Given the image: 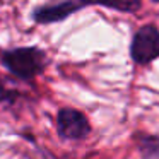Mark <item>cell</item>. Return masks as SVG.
<instances>
[{
	"label": "cell",
	"instance_id": "obj_1",
	"mask_svg": "<svg viewBox=\"0 0 159 159\" xmlns=\"http://www.w3.org/2000/svg\"><path fill=\"white\" fill-rule=\"evenodd\" d=\"M2 65L17 79L33 80L45 70L46 53L36 46H21L7 50L2 55Z\"/></svg>",
	"mask_w": 159,
	"mask_h": 159
},
{
	"label": "cell",
	"instance_id": "obj_2",
	"mask_svg": "<svg viewBox=\"0 0 159 159\" xmlns=\"http://www.w3.org/2000/svg\"><path fill=\"white\" fill-rule=\"evenodd\" d=\"M130 57L137 65H147L159 58V29L145 24L135 31L130 43Z\"/></svg>",
	"mask_w": 159,
	"mask_h": 159
},
{
	"label": "cell",
	"instance_id": "obj_3",
	"mask_svg": "<svg viewBox=\"0 0 159 159\" xmlns=\"http://www.w3.org/2000/svg\"><path fill=\"white\" fill-rule=\"evenodd\" d=\"M57 132L65 140H84L91 134V125L82 111L62 108L57 115Z\"/></svg>",
	"mask_w": 159,
	"mask_h": 159
},
{
	"label": "cell",
	"instance_id": "obj_4",
	"mask_svg": "<svg viewBox=\"0 0 159 159\" xmlns=\"http://www.w3.org/2000/svg\"><path fill=\"white\" fill-rule=\"evenodd\" d=\"M87 5H94L93 2H74V0H67V2H55V4H45L39 5L33 11V21L38 24H53V22H62L69 19L72 14L79 12L80 9L87 7Z\"/></svg>",
	"mask_w": 159,
	"mask_h": 159
},
{
	"label": "cell",
	"instance_id": "obj_5",
	"mask_svg": "<svg viewBox=\"0 0 159 159\" xmlns=\"http://www.w3.org/2000/svg\"><path fill=\"white\" fill-rule=\"evenodd\" d=\"M139 151L144 159H159V139L154 135H144L139 139Z\"/></svg>",
	"mask_w": 159,
	"mask_h": 159
},
{
	"label": "cell",
	"instance_id": "obj_6",
	"mask_svg": "<svg viewBox=\"0 0 159 159\" xmlns=\"http://www.w3.org/2000/svg\"><path fill=\"white\" fill-rule=\"evenodd\" d=\"M99 7H106V9H113V11H120V12H135L140 9V2H120V4H98Z\"/></svg>",
	"mask_w": 159,
	"mask_h": 159
},
{
	"label": "cell",
	"instance_id": "obj_7",
	"mask_svg": "<svg viewBox=\"0 0 159 159\" xmlns=\"http://www.w3.org/2000/svg\"><path fill=\"white\" fill-rule=\"evenodd\" d=\"M17 99V93L0 82V104H12Z\"/></svg>",
	"mask_w": 159,
	"mask_h": 159
}]
</instances>
